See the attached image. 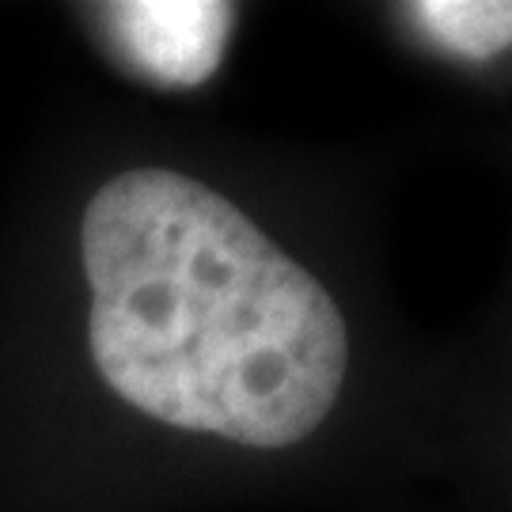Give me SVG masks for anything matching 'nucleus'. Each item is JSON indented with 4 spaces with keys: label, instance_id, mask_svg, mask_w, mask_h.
Returning <instances> with one entry per match:
<instances>
[{
    "label": "nucleus",
    "instance_id": "f257e3e1",
    "mask_svg": "<svg viewBox=\"0 0 512 512\" xmlns=\"http://www.w3.org/2000/svg\"><path fill=\"white\" fill-rule=\"evenodd\" d=\"M80 365L160 437L285 456L353 384V323L315 266L190 167L137 160L76 209Z\"/></svg>",
    "mask_w": 512,
    "mask_h": 512
},
{
    "label": "nucleus",
    "instance_id": "f03ea898",
    "mask_svg": "<svg viewBox=\"0 0 512 512\" xmlns=\"http://www.w3.org/2000/svg\"><path fill=\"white\" fill-rule=\"evenodd\" d=\"M133 46H141V54L152 61L156 73H198L202 69V46L213 54L220 42L224 19L220 8H175V4H156V8H122Z\"/></svg>",
    "mask_w": 512,
    "mask_h": 512
},
{
    "label": "nucleus",
    "instance_id": "7ed1b4c3",
    "mask_svg": "<svg viewBox=\"0 0 512 512\" xmlns=\"http://www.w3.org/2000/svg\"><path fill=\"white\" fill-rule=\"evenodd\" d=\"M440 46L486 57L509 42V4H421L410 8Z\"/></svg>",
    "mask_w": 512,
    "mask_h": 512
}]
</instances>
